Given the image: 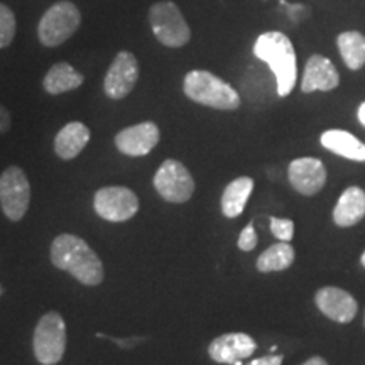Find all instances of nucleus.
<instances>
[{
	"label": "nucleus",
	"instance_id": "nucleus-14",
	"mask_svg": "<svg viewBox=\"0 0 365 365\" xmlns=\"http://www.w3.org/2000/svg\"><path fill=\"white\" fill-rule=\"evenodd\" d=\"M255 349L257 344L247 333H225L210 344L208 355L218 364L235 365L244 359H249Z\"/></svg>",
	"mask_w": 365,
	"mask_h": 365
},
{
	"label": "nucleus",
	"instance_id": "nucleus-18",
	"mask_svg": "<svg viewBox=\"0 0 365 365\" xmlns=\"http://www.w3.org/2000/svg\"><path fill=\"white\" fill-rule=\"evenodd\" d=\"M90 143V129L81 122H70L58 132L54 139V153L58 158L70 161L75 159Z\"/></svg>",
	"mask_w": 365,
	"mask_h": 365
},
{
	"label": "nucleus",
	"instance_id": "nucleus-20",
	"mask_svg": "<svg viewBox=\"0 0 365 365\" xmlns=\"http://www.w3.org/2000/svg\"><path fill=\"white\" fill-rule=\"evenodd\" d=\"M83 81L85 78L81 73L76 71L70 63L61 61L49 68L43 80V86L49 95H61L80 88Z\"/></svg>",
	"mask_w": 365,
	"mask_h": 365
},
{
	"label": "nucleus",
	"instance_id": "nucleus-3",
	"mask_svg": "<svg viewBox=\"0 0 365 365\" xmlns=\"http://www.w3.org/2000/svg\"><path fill=\"white\" fill-rule=\"evenodd\" d=\"M182 91L193 102L217 110H237L240 107V95L234 86L207 70L190 71L182 80Z\"/></svg>",
	"mask_w": 365,
	"mask_h": 365
},
{
	"label": "nucleus",
	"instance_id": "nucleus-26",
	"mask_svg": "<svg viewBox=\"0 0 365 365\" xmlns=\"http://www.w3.org/2000/svg\"><path fill=\"white\" fill-rule=\"evenodd\" d=\"M281 6L286 7L287 17L294 22V24H299L301 21H304L309 16V9L303 4H287L286 0H279Z\"/></svg>",
	"mask_w": 365,
	"mask_h": 365
},
{
	"label": "nucleus",
	"instance_id": "nucleus-10",
	"mask_svg": "<svg viewBox=\"0 0 365 365\" xmlns=\"http://www.w3.org/2000/svg\"><path fill=\"white\" fill-rule=\"evenodd\" d=\"M139 80V63L129 51H120L113 58L103 80L105 95L112 100H122L134 90Z\"/></svg>",
	"mask_w": 365,
	"mask_h": 365
},
{
	"label": "nucleus",
	"instance_id": "nucleus-31",
	"mask_svg": "<svg viewBox=\"0 0 365 365\" xmlns=\"http://www.w3.org/2000/svg\"><path fill=\"white\" fill-rule=\"evenodd\" d=\"M357 117H359V122L365 127V102L360 103L359 110H357Z\"/></svg>",
	"mask_w": 365,
	"mask_h": 365
},
{
	"label": "nucleus",
	"instance_id": "nucleus-4",
	"mask_svg": "<svg viewBox=\"0 0 365 365\" xmlns=\"http://www.w3.org/2000/svg\"><path fill=\"white\" fill-rule=\"evenodd\" d=\"M81 24L80 9L70 0H59L44 12L38 26V36L43 46L56 48L71 38Z\"/></svg>",
	"mask_w": 365,
	"mask_h": 365
},
{
	"label": "nucleus",
	"instance_id": "nucleus-21",
	"mask_svg": "<svg viewBox=\"0 0 365 365\" xmlns=\"http://www.w3.org/2000/svg\"><path fill=\"white\" fill-rule=\"evenodd\" d=\"M336 46L349 70L357 71L365 65V36L359 31H346L336 38Z\"/></svg>",
	"mask_w": 365,
	"mask_h": 365
},
{
	"label": "nucleus",
	"instance_id": "nucleus-1",
	"mask_svg": "<svg viewBox=\"0 0 365 365\" xmlns=\"http://www.w3.org/2000/svg\"><path fill=\"white\" fill-rule=\"evenodd\" d=\"M51 262L85 286H98L105 277L103 264L95 250L71 234H61L53 240Z\"/></svg>",
	"mask_w": 365,
	"mask_h": 365
},
{
	"label": "nucleus",
	"instance_id": "nucleus-17",
	"mask_svg": "<svg viewBox=\"0 0 365 365\" xmlns=\"http://www.w3.org/2000/svg\"><path fill=\"white\" fill-rule=\"evenodd\" d=\"M319 143L330 153L341 156L350 161L365 163V144L354 134L340 129H330L323 132Z\"/></svg>",
	"mask_w": 365,
	"mask_h": 365
},
{
	"label": "nucleus",
	"instance_id": "nucleus-19",
	"mask_svg": "<svg viewBox=\"0 0 365 365\" xmlns=\"http://www.w3.org/2000/svg\"><path fill=\"white\" fill-rule=\"evenodd\" d=\"M254 191V180L249 176H240L228 182L222 195V213L227 218H237L242 215L247 200Z\"/></svg>",
	"mask_w": 365,
	"mask_h": 365
},
{
	"label": "nucleus",
	"instance_id": "nucleus-28",
	"mask_svg": "<svg viewBox=\"0 0 365 365\" xmlns=\"http://www.w3.org/2000/svg\"><path fill=\"white\" fill-rule=\"evenodd\" d=\"M282 364V355H266V357L255 359L247 365H281Z\"/></svg>",
	"mask_w": 365,
	"mask_h": 365
},
{
	"label": "nucleus",
	"instance_id": "nucleus-24",
	"mask_svg": "<svg viewBox=\"0 0 365 365\" xmlns=\"http://www.w3.org/2000/svg\"><path fill=\"white\" fill-rule=\"evenodd\" d=\"M271 232L279 242H291L294 237V223L289 218H271Z\"/></svg>",
	"mask_w": 365,
	"mask_h": 365
},
{
	"label": "nucleus",
	"instance_id": "nucleus-16",
	"mask_svg": "<svg viewBox=\"0 0 365 365\" xmlns=\"http://www.w3.org/2000/svg\"><path fill=\"white\" fill-rule=\"evenodd\" d=\"M365 217V191L359 186L346 188L333 208V222L339 227H354Z\"/></svg>",
	"mask_w": 365,
	"mask_h": 365
},
{
	"label": "nucleus",
	"instance_id": "nucleus-5",
	"mask_svg": "<svg viewBox=\"0 0 365 365\" xmlns=\"http://www.w3.org/2000/svg\"><path fill=\"white\" fill-rule=\"evenodd\" d=\"M149 24L159 43L168 48H181L188 44L191 31L180 7L171 0L158 2L149 11Z\"/></svg>",
	"mask_w": 365,
	"mask_h": 365
},
{
	"label": "nucleus",
	"instance_id": "nucleus-2",
	"mask_svg": "<svg viewBox=\"0 0 365 365\" xmlns=\"http://www.w3.org/2000/svg\"><path fill=\"white\" fill-rule=\"evenodd\" d=\"M254 54L255 58L267 63L276 76L277 95L287 97L293 91L298 78V61L291 39L279 31H269L255 41Z\"/></svg>",
	"mask_w": 365,
	"mask_h": 365
},
{
	"label": "nucleus",
	"instance_id": "nucleus-33",
	"mask_svg": "<svg viewBox=\"0 0 365 365\" xmlns=\"http://www.w3.org/2000/svg\"><path fill=\"white\" fill-rule=\"evenodd\" d=\"M0 293H2V287H0Z\"/></svg>",
	"mask_w": 365,
	"mask_h": 365
},
{
	"label": "nucleus",
	"instance_id": "nucleus-11",
	"mask_svg": "<svg viewBox=\"0 0 365 365\" xmlns=\"http://www.w3.org/2000/svg\"><path fill=\"white\" fill-rule=\"evenodd\" d=\"M291 186L304 196H313L327 185V170L317 158H299L291 161L287 168Z\"/></svg>",
	"mask_w": 365,
	"mask_h": 365
},
{
	"label": "nucleus",
	"instance_id": "nucleus-23",
	"mask_svg": "<svg viewBox=\"0 0 365 365\" xmlns=\"http://www.w3.org/2000/svg\"><path fill=\"white\" fill-rule=\"evenodd\" d=\"M16 16L6 4H0V49L12 44L14 38H16Z\"/></svg>",
	"mask_w": 365,
	"mask_h": 365
},
{
	"label": "nucleus",
	"instance_id": "nucleus-30",
	"mask_svg": "<svg viewBox=\"0 0 365 365\" xmlns=\"http://www.w3.org/2000/svg\"><path fill=\"white\" fill-rule=\"evenodd\" d=\"M301 365H328V362L323 357H312V359H308L307 362L301 364Z\"/></svg>",
	"mask_w": 365,
	"mask_h": 365
},
{
	"label": "nucleus",
	"instance_id": "nucleus-32",
	"mask_svg": "<svg viewBox=\"0 0 365 365\" xmlns=\"http://www.w3.org/2000/svg\"><path fill=\"white\" fill-rule=\"evenodd\" d=\"M360 262H362V266L365 267V252L362 254V257H360Z\"/></svg>",
	"mask_w": 365,
	"mask_h": 365
},
{
	"label": "nucleus",
	"instance_id": "nucleus-27",
	"mask_svg": "<svg viewBox=\"0 0 365 365\" xmlns=\"http://www.w3.org/2000/svg\"><path fill=\"white\" fill-rule=\"evenodd\" d=\"M97 336H100V339H108V340H112L113 344H117L118 346H124V349H132V346H135L137 344H140V341H144L143 336H137V339H125V340H122V339H112V336L102 335V333H98Z\"/></svg>",
	"mask_w": 365,
	"mask_h": 365
},
{
	"label": "nucleus",
	"instance_id": "nucleus-13",
	"mask_svg": "<svg viewBox=\"0 0 365 365\" xmlns=\"http://www.w3.org/2000/svg\"><path fill=\"white\" fill-rule=\"evenodd\" d=\"M314 303L319 312L336 323H350L359 312V304L350 293L335 286H325L317 291Z\"/></svg>",
	"mask_w": 365,
	"mask_h": 365
},
{
	"label": "nucleus",
	"instance_id": "nucleus-25",
	"mask_svg": "<svg viewBox=\"0 0 365 365\" xmlns=\"http://www.w3.org/2000/svg\"><path fill=\"white\" fill-rule=\"evenodd\" d=\"M237 244H239V249L244 250V252H250V250L255 249V245H257V234H255V228L252 223H249V225L240 232L239 242H237Z\"/></svg>",
	"mask_w": 365,
	"mask_h": 365
},
{
	"label": "nucleus",
	"instance_id": "nucleus-9",
	"mask_svg": "<svg viewBox=\"0 0 365 365\" xmlns=\"http://www.w3.org/2000/svg\"><path fill=\"white\" fill-rule=\"evenodd\" d=\"M93 208L107 222H127L139 212V198L125 186H105L95 193Z\"/></svg>",
	"mask_w": 365,
	"mask_h": 365
},
{
	"label": "nucleus",
	"instance_id": "nucleus-8",
	"mask_svg": "<svg viewBox=\"0 0 365 365\" xmlns=\"http://www.w3.org/2000/svg\"><path fill=\"white\" fill-rule=\"evenodd\" d=\"M154 188L166 202L185 203L195 193V180L185 164L166 159L154 176Z\"/></svg>",
	"mask_w": 365,
	"mask_h": 365
},
{
	"label": "nucleus",
	"instance_id": "nucleus-6",
	"mask_svg": "<svg viewBox=\"0 0 365 365\" xmlns=\"http://www.w3.org/2000/svg\"><path fill=\"white\" fill-rule=\"evenodd\" d=\"M34 355L39 364L56 365L66 350V323L56 312L43 314L33 339Z\"/></svg>",
	"mask_w": 365,
	"mask_h": 365
},
{
	"label": "nucleus",
	"instance_id": "nucleus-22",
	"mask_svg": "<svg viewBox=\"0 0 365 365\" xmlns=\"http://www.w3.org/2000/svg\"><path fill=\"white\" fill-rule=\"evenodd\" d=\"M294 257V249L291 247L289 242H279V244L271 245L259 255L257 271L264 274L286 271L287 267L293 266Z\"/></svg>",
	"mask_w": 365,
	"mask_h": 365
},
{
	"label": "nucleus",
	"instance_id": "nucleus-7",
	"mask_svg": "<svg viewBox=\"0 0 365 365\" xmlns=\"http://www.w3.org/2000/svg\"><path fill=\"white\" fill-rule=\"evenodd\" d=\"M31 205V185L19 166H9L0 175V207L9 220L19 222Z\"/></svg>",
	"mask_w": 365,
	"mask_h": 365
},
{
	"label": "nucleus",
	"instance_id": "nucleus-29",
	"mask_svg": "<svg viewBox=\"0 0 365 365\" xmlns=\"http://www.w3.org/2000/svg\"><path fill=\"white\" fill-rule=\"evenodd\" d=\"M9 129H11V113L6 107L0 105V134H4Z\"/></svg>",
	"mask_w": 365,
	"mask_h": 365
},
{
	"label": "nucleus",
	"instance_id": "nucleus-12",
	"mask_svg": "<svg viewBox=\"0 0 365 365\" xmlns=\"http://www.w3.org/2000/svg\"><path fill=\"white\" fill-rule=\"evenodd\" d=\"M159 137H161L159 127L154 122H140L118 132L115 135V145L125 156H148L158 145Z\"/></svg>",
	"mask_w": 365,
	"mask_h": 365
},
{
	"label": "nucleus",
	"instance_id": "nucleus-15",
	"mask_svg": "<svg viewBox=\"0 0 365 365\" xmlns=\"http://www.w3.org/2000/svg\"><path fill=\"white\" fill-rule=\"evenodd\" d=\"M340 85V75L333 66L330 59L322 54H313L307 61L301 81V91L303 93H313V91H330Z\"/></svg>",
	"mask_w": 365,
	"mask_h": 365
}]
</instances>
